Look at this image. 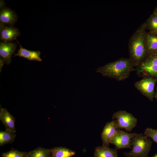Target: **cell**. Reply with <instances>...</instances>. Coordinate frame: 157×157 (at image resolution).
Masks as SVG:
<instances>
[{
    "label": "cell",
    "mask_w": 157,
    "mask_h": 157,
    "mask_svg": "<svg viewBox=\"0 0 157 157\" xmlns=\"http://www.w3.org/2000/svg\"><path fill=\"white\" fill-rule=\"evenodd\" d=\"M113 119H116L118 129H124L127 132L132 131L136 126L138 120L131 113L120 110L114 113Z\"/></svg>",
    "instance_id": "cell-4"
},
{
    "label": "cell",
    "mask_w": 157,
    "mask_h": 157,
    "mask_svg": "<svg viewBox=\"0 0 157 157\" xmlns=\"http://www.w3.org/2000/svg\"><path fill=\"white\" fill-rule=\"evenodd\" d=\"M117 129L116 120L106 123L101 134L102 146H109L110 141L115 135Z\"/></svg>",
    "instance_id": "cell-8"
},
{
    "label": "cell",
    "mask_w": 157,
    "mask_h": 157,
    "mask_svg": "<svg viewBox=\"0 0 157 157\" xmlns=\"http://www.w3.org/2000/svg\"><path fill=\"white\" fill-rule=\"evenodd\" d=\"M152 143L144 134L137 133L131 139V150L124 154L126 157H148Z\"/></svg>",
    "instance_id": "cell-3"
},
{
    "label": "cell",
    "mask_w": 157,
    "mask_h": 157,
    "mask_svg": "<svg viewBox=\"0 0 157 157\" xmlns=\"http://www.w3.org/2000/svg\"><path fill=\"white\" fill-rule=\"evenodd\" d=\"M17 136L15 133L5 130L0 131V145L3 146L8 143H12Z\"/></svg>",
    "instance_id": "cell-17"
},
{
    "label": "cell",
    "mask_w": 157,
    "mask_h": 157,
    "mask_svg": "<svg viewBox=\"0 0 157 157\" xmlns=\"http://www.w3.org/2000/svg\"><path fill=\"white\" fill-rule=\"evenodd\" d=\"M94 156V157H118V155L116 149L102 146L95 148Z\"/></svg>",
    "instance_id": "cell-15"
},
{
    "label": "cell",
    "mask_w": 157,
    "mask_h": 157,
    "mask_svg": "<svg viewBox=\"0 0 157 157\" xmlns=\"http://www.w3.org/2000/svg\"><path fill=\"white\" fill-rule=\"evenodd\" d=\"M5 63L4 60L2 59L1 57H0V71L1 72L2 69L3 65Z\"/></svg>",
    "instance_id": "cell-22"
},
{
    "label": "cell",
    "mask_w": 157,
    "mask_h": 157,
    "mask_svg": "<svg viewBox=\"0 0 157 157\" xmlns=\"http://www.w3.org/2000/svg\"><path fill=\"white\" fill-rule=\"evenodd\" d=\"M152 157H157V154H156L154 156Z\"/></svg>",
    "instance_id": "cell-26"
},
{
    "label": "cell",
    "mask_w": 157,
    "mask_h": 157,
    "mask_svg": "<svg viewBox=\"0 0 157 157\" xmlns=\"http://www.w3.org/2000/svg\"><path fill=\"white\" fill-rule=\"evenodd\" d=\"M17 46V44L15 42H0V57L4 60L6 64L8 65L10 63L11 56L15 51Z\"/></svg>",
    "instance_id": "cell-10"
},
{
    "label": "cell",
    "mask_w": 157,
    "mask_h": 157,
    "mask_svg": "<svg viewBox=\"0 0 157 157\" xmlns=\"http://www.w3.org/2000/svg\"><path fill=\"white\" fill-rule=\"evenodd\" d=\"M75 152L64 147H55L50 149V157H71Z\"/></svg>",
    "instance_id": "cell-16"
},
{
    "label": "cell",
    "mask_w": 157,
    "mask_h": 157,
    "mask_svg": "<svg viewBox=\"0 0 157 157\" xmlns=\"http://www.w3.org/2000/svg\"><path fill=\"white\" fill-rule=\"evenodd\" d=\"M17 18L15 13L9 8L5 7L0 10V24L13 26L17 22Z\"/></svg>",
    "instance_id": "cell-11"
},
{
    "label": "cell",
    "mask_w": 157,
    "mask_h": 157,
    "mask_svg": "<svg viewBox=\"0 0 157 157\" xmlns=\"http://www.w3.org/2000/svg\"><path fill=\"white\" fill-rule=\"evenodd\" d=\"M144 41L147 56L157 54V35L146 32Z\"/></svg>",
    "instance_id": "cell-13"
},
{
    "label": "cell",
    "mask_w": 157,
    "mask_h": 157,
    "mask_svg": "<svg viewBox=\"0 0 157 157\" xmlns=\"http://www.w3.org/2000/svg\"><path fill=\"white\" fill-rule=\"evenodd\" d=\"M146 30L144 22L133 33L129 41V58L134 66L138 67L147 57L144 41Z\"/></svg>",
    "instance_id": "cell-1"
},
{
    "label": "cell",
    "mask_w": 157,
    "mask_h": 157,
    "mask_svg": "<svg viewBox=\"0 0 157 157\" xmlns=\"http://www.w3.org/2000/svg\"><path fill=\"white\" fill-rule=\"evenodd\" d=\"M156 93L155 94V97L156 99V100L157 101V87H156Z\"/></svg>",
    "instance_id": "cell-25"
},
{
    "label": "cell",
    "mask_w": 157,
    "mask_h": 157,
    "mask_svg": "<svg viewBox=\"0 0 157 157\" xmlns=\"http://www.w3.org/2000/svg\"><path fill=\"white\" fill-rule=\"evenodd\" d=\"M1 156L2 157H27V153L12 149L7 152L2 153Z\"/></svg>",
    "instance_id": "cell-20"
},
{
    "label": "cell",
    "mask_w": 157,
    "mask_h": 157,
    "mask_svg": "<svg viewBox=\"0 0 157 157\" xmlns=\"http://www.w3.org/2000/svg\"><path fill=\"white\" fill-rule=\"evenodd\" d=\"M144 134L151 138L154 142L157 143V129L147 128L144 131Z\"/></svg>",
    "instance_id": "cell-21"
},
{
    "label": "cell",
    "mask_w": 157,
    "mask_h": 157,
    "mask_svg": "<svg viewBox=\"0 0 157 157\" xmlns=\"http://www.w3.org/2000/svg\"><path fill=\"white\" fill-rule=\"evenodd\" d=\"M153 12L157 15V6L155 8Z\"/></svg>",
    "instance_id": "cell-24"
},
{
    "label": "cell",
    "mask_w": 157,
    "mask_h": 157,
    "mask_svg": "<svg viewBox=\"0 0 157 157\" xmlns=\"http://www.w3.org/2000/svg\"><path fill=\"white\" fill-rule=\"evenodd\" d=\"M6 5V3L3 0H0V10L3 9L5 7L4 6Z\"/></svg>",
    "instance_id": "cell-23"
},
{
    "label": "cell",
    "mask_w": 157,
    "mask_h": 157,
    "mask_svg": "<svg viewBox=\"0 0 157 157\" xmlns=\"http://www.w3.org/2000/svg\"><path fill=\"white\" fill-rule=\"evenodd\" d=\"M0 120L5 126L6 129L10 131L16 132L15 127V119L6 109L0 107Z\"/></svg>",
    "instance_id": "cell-12"
},
{
    "label": "cell",
    "mask_w": 157,
    "mask_h": 157,
    "mask_svg": "<svg viewBox=\"0 0 157 157\" xmlns=\"http://www.w3.org/2000/svg\"><path fill=\"white\" fill-rule=\"evenodd\" d=\"M138 73L157 79V54L147 56L138 66Z\"/></svg>",
    "instance_id": "cell-6"
},
{
    "label": "cell",
    "mask_w": 157,
    "mask_h": 157,
    "mask_svg": "<svg viewBox=\"0 0 157 157\" xmlns=\"http://www.w3.org/2000/svg\"><path fill=\"white\" fill-rule=\"evenodd\" d=\"M19 30L11 26H6L0 24V39L2 41L10 43L20 35Z\"/></svg>",
    "instance_id": "cell-9"
},
{
    "label": "cell",
    "mask_w": 157,
    "mask_h": 157,
    "mask_svg": "<svg viewBox=\"0 0 157 157\" xmlns=\"http://www.w3.org/2000/svg\"><path fill=\"white\" fill-rule=\"evenodd\" d=\"M19 44L20 48L18 50L17 53L13 56H19L27 59L29 60L42 61V60L40 57L41 52L39 51H32L28 50L23 48L16 40Z\"/></svg>",
    "instance_id": "cell-14"
},
{
    "label": "cell",
    "mask_w": 157,
    "mask_h": 157,
    "mask_svg": "<svg viewBox=\"0 0 157 157\" xmlns=\"http://www.w3.org/2000/svg\"><path fill=\"white\" fill-rule=\"evenodd\" d=\"M144 22L146 29L149 33L157 35V15L153 12Z\"/></svg>",
    "instance_id": "cell-18"
},
{
    "label": "cell",
    "mask_w": 157,
    "mask_h": 157,
    "mask_svg": "<svg viewBox=\"0 0 157 157\" xmlns=\"http://www.w3.org/2000/svg\"><path fill=\"white\" fill-rule=\"evenodd\" d=\"M50 149L39 147L27 153V157H50Z\"/></svg>",
    "instance_id": "cell-19"
},
{
    "label": "cell",
    "mask_w": 157,
    "mask_h": 157,
    "mask_svg": "<svg viewBox=\"0 0 157 157\" xmlns=\"http://www.w3.org/2000/svg\"><path fill=\"white\" fill-rule=\"evenodd\" d=\"M137 134L135 133L126 132L118 129L110 143L114 145L116 149H131V139Z\"/></svg>",
    "instance_id": "cell-7"
},
{
    "label": "cell",
    "mask_w": 157,
    "mask_h": 157,
    "mask_svg": "<svg viewBox=\"0 0 157 157\" xmlns=\"http://www.w3.org/2000/svg\"><path fill=\"white\" fill-rule=\"evenodd\" d=\"M157 79L147 76L137 81L134 84L135 88L151 101L155 96L154 88Z\"/></svg>",
    "instance_id": "cell-5"
},
{
    "label": "cell",
    "mask_w": 157,
    "mask_h": 157,
    "mask_svg": "<svg viewBox=\"0 0 157 157\" xmlns=\"http://www.w3.org/2000/svg\"><path fill=\"white\" fill-rule=\"evenodd\" d=\"M134 67L129 58H122L98 68L96 72L103 76L122 81L129 77L134 70Z\"/></svg>",
    "instance_id": "cell-2"
}]
</instances>
